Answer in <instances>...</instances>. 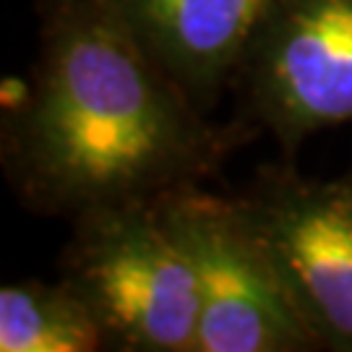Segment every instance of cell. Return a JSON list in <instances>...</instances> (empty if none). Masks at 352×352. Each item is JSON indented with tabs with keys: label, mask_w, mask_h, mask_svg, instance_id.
<instances>
[{
	"label": "cell",
	"mask_w": 352,
	"mask_h": 352,
	"mask_svg": "<svg viewBox=\"0 0 352 352\" xmlns=\"http://www.w3.org/2000/svg\"><path fill=\"white\" fill-rule=\"evenodd\" d=\"M232 91L240 131H266L287 157L352 123V0H272Z\"/></svg>",
	"instance_id": "4"
},
{
	"label": "cell",
	"mask_w": 352,
	"mask_h": 352,
	"mask_svg": "<svg viewBox=\"0 0 352 352\" xmlns=\"http://www.w3.org/2000/svg\"><path fill=\"white\" fill-rule=\"evenodd\" d=\"M107 337L63 277L21 279L0 289V352H102Z\"/></svg>",
	"instance_id": "7"
},
{
	"label": "cell",
	"mask_w": 352,
	"mask_h": 352,
	"mask_svg": "<svg viewBox=\"0 0 352 352\" xmlns=\"http://www.w3.org/2000/svg\"><path fill=\"white\" fill-rule=\"evenodd\" d=\"M347 175H350V177H352V170H350V173H347Z\"/></svg>",
	"instance_id": "8"
},
{
	"label": "cell",
	"mask_w": 352,
	"mask_h": 352,
	"mask_svg": "<svg viewBox=\"0 0 352 352\" xmlns=\"http://www.w3.org/2000/svg\"><path fill=\"white\" fill-rule=\"evenodd\" d=\"M238 196L318 350L352 352V177L269 164Z\"/></svg>",
	"instance_id": "5"
},
{
	"label": "cell",
	"mask_w": 352,
	"mask_h": 352,
	"mask_svg": "<svg viewBox=\"0 0 352 352\" xmlns=\"http://www.w3.org/2000/svg\"><path fill=\"white\" fill-rule=\"evenodd\" d=\"M162 204L199 277L201 324L196 352L318 350L240 196L193 183L162 193Z\"/></svg>",
	"instance_id": "3"
},
{
	"label": "cell",
	"mask_w": 352,
	"mask_h": 352,
	"mask_svg": "<svg viewBox=\"0 0 352 352\" xmlns=\"http://www.w3.org/2000/svg\"><path fill=\"white\" fill-rule=\"evenodd\" d=\"M204 113L232 91L272 0H100Z\"/></svg>",
	"instance_id": "6"
},
{
	"label": "cell",
	"mask_w": 352,
	"mask_h": 352,
	"mask_svg": "<svg viewBox=\"0 0 352 352\" xmlns=\"http://www.w3.org/2000/svg\"><path fill=\"white\" fill-rule=\"evenodd\" d=\"M60 277L87 300L115 352H196L201 292L162 196L71 219Z\"/></svg>",
	"instance_id": "2"
},
{
	"label": "cell",
	"mask_w": 352,
	"mask_h": 352,
	"mask_svg": "<svg viewBox=\"0 0 352 352\" xmlns=\"http://www.w3.org/2000/svg\"><path fill=\"white\" fill-rule=\"evenodd\" d=\"M37 58L0 118V162L37 217L204 183L243 141L214 123L100 0H37Z\"/></svg>",
	"instance_id": "1"
}]
</instances>
